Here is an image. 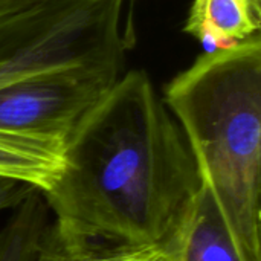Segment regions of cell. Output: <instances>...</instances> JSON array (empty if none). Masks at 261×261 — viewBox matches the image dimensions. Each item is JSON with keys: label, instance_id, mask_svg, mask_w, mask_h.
Returning <instances> with one entry per match:
<instances>
[{"label": "cell", "instance_id": "obj_1", "mask_svg": "<svg viewBox=\"0 0 261 261\" xmlns=\"http://www.w3.org/2000/svg\"><path fill=\"white\" fill-rule=\"evenodd\" d=\"M200 187L177 122L135 69L69 136L63 173L41 194L64 240L167 249Z\"/></svg>", "mask_w": 261, "mask_h": 261}, {"label": "cell", "instance_id": "obj_3", "mask_svg": "<svg viewBox=\"0 0 261 261\" xmlns=\"http://www.w3.org/2000/svg\"><path fill=\"white\" fill-rule=\"evenodd\" d=\"M124 0H43L0 12V90L50 70L124 61Z\"/></svg>", "mask_w": 261, "mask_h": 261}, {"label": "cell", "instance_id": "obj_6", "mask_svg": "<svg viewBox=\"0 0 261 261\" xmlns=\"http://www.w3.org/2000/svg\"><path fill=\"white\" fill-rule=\"evenodd\" d=\"M260 29L261 0H193L184 24L203 52L246 41Z\"/></svg>", "mask_w": 261, "mask_h": 261}, {"label": "cell", "instance_id": "obj_11", "mask_svg": "<svg viewBox=\"0 0 261 261\" xmlns=\"http://www.w3.org/2000/svg\"><path fill=\"white\" fill-rule=\"evenodd\" d=\"M38 2H43V0H0V12L17 9V8H24V6L34 5Z\"/></svg>", "mask_w": 261, "mask_h": 261}, {"label": "cell", "instance_id": "obj_4", "mask_svg": "<svg viewBox=\"0 0 261 261\" xmlns=\"http://www.w3.org/2000/svg\"><path fill=\"white\" fill-rule=\"evenodd\" d=\"M124 61L50 70L0 90V130L66 144L121 76Z\"/></svg>", "mask_w": 261, "mask_h": 261}, {"label": "cell", "instance_id": "obj_8", "mask_svg": "<svg viewBox=\"0 0 261 261\" xmlns=\"http://www.w3.org/2000/svg\"><path fill=\"white\" fill-rule=\"evenodd\" d=\"M50 223L43 194L34 191L0 229V261H37Z\"/></svg>", "mask_w": 261, "mask_h": 261}, {"label": "cell", "instance_id": "obj_10", "mask_svg": "<svg viewBox=\"0 0 261 261\" xmlns=\"http://www.w3.org/2000/svg\"><path fill=\"white\" fill-rule=\"evenodd\" d=\"M34 191L37 190L24 184L8 180V179H0V213L6 210H15Z\"/></svg>", "mask_w": 261, "mask_h": 261}, {"label": "cell", "instance_id": "obj_9", "mask_svg": "<svg viewBox=\"0 0 261 261\" xmlns=\"http://www.w3.org/2000/svg\"><path fill=\"white\" fill-rule=\"evenodd\" d=\"M37 261H170L161 246H112L84 242H70L50 229Z\"/></svg>", "mask_w": 261, "mask_h": 261}, {"label": "cell", "instance_id": "obj_5", "mask_svg": "<svg viewBox=\"0 0 261 261\" xmlns=\"http://www.w3.org/2000/svg\"><path fill=\"white\" fill-rule=\"evenodd\" d=\"M167 252L170 261H249L213 194L203 185L167 246Z\"/></svg>", "mask_w": 261, "mask_h": 261}, {"label": "cell", "instance_id": "obj_7", "mask_svg": "<svg viewBox=\"0 0 261 261\" xmlns=\"http://www.w3.org/2000/svg\"><path fill=\"white\" fill-rule=\"evenodd\" d=\"M63 168V142L0 130V179L46 193L58 182Z\"/></svg>", "mask_w": 261, "mask_h": 261}, {"label": "cell", "instance_id": "obj_2", "mask_svg": "<svg viewBox=\"0 0 261 261\" xmlns=\"http://www.w3.org/2000/svg\"><path fill=\"white\" fill-rule=\"evenodd\" d=\"M162 101L240 249L261 261V37L200 54Z\"/></svg>", "mask_w": 261, "mask_h": 261}]
</instances>
